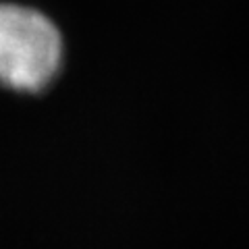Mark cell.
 <instances>
[{"label": "cell", "mask_w": 249, "mask_h": 249, "mask_svg": "<svg viewBox=\"0 0 249 249\" xmlns=\"http://www.w3.org/2000/svg\"><path fill=\"white\" fill-rule=\"evenodd\" d=\"M60 56V36L44 15L0 4V83L37 91L56 75Z\"/></svg>", "instance_id": "1"}]
</instances>
